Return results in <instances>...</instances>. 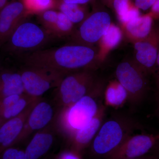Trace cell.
<instances>
[{
	"label": "cell",
	"mask_w": 159,
	"mask_h": 159,
	"mask_svg": "<svg viewBox=\"0 0 159 159\" xmlns=\"http://www.w3.org/2000/svg\"><path fill=\"white\" fill-rule=\"evenodd\" d=\"M98 50L93 47L73 43L55 48L38 50L25 58L26 66L47 68L66 74L93 70L97 65Z\"/></svg>",
	"instance_id": "6da1fadb"
},
{
	"label": "cell",
	"mask_w": 159,
	"mask_h": 159,
	"mask_svg": "<svg viewBox=\"0 0 159 159\" xmlns=\"http://www.w3.org/2000/svg\"><path fill=\"white\" fill-rule=\"evenodd\" d=\"M104 90V84L100 81L89 94L73 104L58 109L55 118L58 133L69 141L77 131L87 125L102 104Z\"/></svg>",
	"instance_id": "7a4b0ae2"
},
{
	"label": "cell",
	"mask_w": 159,
	"mask_h": 159,
	"mask_svg": "<svg viewBox=\"0 0 159 159\" xmlns=\"http://www.w3.org/2000/svg\"><path fill=\"white\" fill-rule=\"evenodd\" d=\"M139 127L135 120L125 115L117 114L104 120L89 145L91 156L106 159Z\"/></svg>",
	"instance_id": "3957f363"
},
{
	"label": "cell",
	"mask_w": 159,
	"mask_h": 159,
	"mask_svg": "<svg viewBox=\"0 0 159 159\" xmlns=\"http://www.w3.org/2000/svg\"><path fill=\"white\" fill-rule=\"evenodd\" d=\"M100 81L93 70L66 74L56 88L54 101L58 110L73 104L89 94Z\"/></svg>",
	"instance_id": "277c9868"
},
{
	"label": "cell",
	"mask_w": 159,
	"mask_h": 159,
	"mask_svg": "<svg viewBox=\"0 0 159 159\" xmlns=\"http://www.w3.org/2000/svg\"><path fill=\"white\" fill-rule=\"evenodd\" d=\"M53 37L42 26L29 21L22 23L5 44L11 52L34 51L41 50Z\"/></svg>",
	"instance_id": "5b68a950"
},
{
	"label": "cell",
	"mask_w": 159,
	"mask_h": 159,
	"mask_svg": "<svg viewBox=\"0 0 159 159\" xmlns=\"http://www.w3.org/2000/svg\"><path fill=\"white\" fill-rule=\"evenodd\" d=\"M116 76L128 93V102L133 105L141 103L148 89V75L134 61L128 60L120 63L116 69Z\"/></svg>",
	"instance_id": "8992f818"
},
{
	"label": "cell",
	"mask_w": 159,
	"mask_h": 159,
	"mask_svg": "<svg viewBox=\"0 0 159 159\" xmlns=\"http://www.w3.org/2000/svg\"><path fill=\"white\" fill-rule=\"evenodd\" d=\"M25 93L41 98L49 90L57 88L66 74L47 68L26 66L19 71Z\"/></svg>",
	"instance_id": "52a82bcc"
},
{
	"label": "cell",
	"mask_w": 159,
	"mask_h": 159,
	"mask_svg": "<svg viewBox=\"0 0 159 159\" xmlns=\"http://www.w3.org/2000/svg\"><path fill=\"white\" fill-rule=\"evenodd\" d=\"M107 11H97L89 15L71 35L74 43L92 46L98 43L111 24Z\"/></svg>",
	"instance_id": "ba28073f"
},
{
	"label": "cell",
	"mask_w": 159,
	"mask_h": 159,
	"mask_svg": "<svg viewBox=\"0 0 159 159\" xmlns=\"http://www.w3.org/2000/svg\"><path fill=\"white\" fill-rule=\"evenodd\" d=\"M134 45L136 63L148 76L155 73L159 51V28H153L147 37L134 42Z\"/></svg>",
	"instance_id": "9c48e42d"
},
{
	"label": "cell",
	"mask_w": 159,
	"mask_h": 159,
	"mask_svg": "<svg viewBox=\"0 0 159 159\" xmlns=\"http://www.w3.org/2000/svg\"><path fill=\"white\" fill-rule=\"evenodd\" d=\"M157 141L156 135H132L106 159H132L150 153Z\"/></svg>",
	"instance_id": "30bf717a"
},
{
	"label": "cell",
	"mask_w": 159,
	"mask_h": 159,
	"mask_svg": "<svg viewBox=\"0 0 159 159\" xmlns=\"http://www.w3.org/2000/svg\"><path fill=\"white\" fill-rule=\"evenodd\" d=\"M57 111L50 102L41 99L29 114L18 144L21 143L32 134L43 129L55 120Z\"/></svg>",
	"instance_id": "8fae6325"
},
{
	"label": "cell",
	"mask_w": 159,
	"mask_h": 159,
	"mask_svg": "<svg viewBox=\"0 0 159 159\" xmlns=\"http://www.w3.org/2000/svg\"><path fill=\"white\" fill-rule=\"evenodd\" d=\"M28 14L23 3L18 1L8 3L0 10V46L6 43Z\"/></svg>",
	"instance_id": "7c38bea8"
},
{
	"label": "cell",
	"mask_w": 159,
	"mask_h": 159,
	"mask_svg": "<svg viewBox=\"0 0 159 159\" xmlns=\"http://www.w3.org/2000/svg\"><path fill=\"white\" fill-rule=\"evenodd\" d=\"M106 106L102 104L98 113L87 125L77 131L69 142L70 150L81 155L89 147L104 122L106 112Z\"/></svg>",
	"instance_id": "4fadbf2b"
},
{
	"label": "cell",
	"mask_w": 159,
	"mask_h": 159,
	"mask_svg": "<svg viewBox=\"0 0 159 159\" xmlns=\"http://www.w3.org/2000/svg\"><path fill=\"white\" fill-rule=\"evenodd\" d=\"M58 133L55 120L34 133L25 150L28 159H41L50 151Z\"/></svg>",
	"instance_id": "5bb4252c"
},
{
	"label": "cell",
	"mask_w": 159,
	"mask_h": 159,
	"mask_svg": "<svg viewBox=\"0 0 159 159\" xmlns=\"http://www.w3.org/2000/svg\"><path fill=\"white\" fill-rule=\"evenodd\" d=\"M41 99L31 104L19 116L6 121L1 125L0 152L6 148L18 144L19 139L31 110Z\"/></svg>",
	"instance_id": "9a60e30c"
},
{
	"label": "cell",
	"mask_w": 159,
	"mask_h": 159,
	"mask_svg": "<svg viewBox=\"0 0 159 159\" xmlns=\"http://www.w3.org/2000/svg\"><path fill=\"white\" fill-rule=\"evenodd\" d=\"M39 20L42 27L53 37L71 36L75 29L74 24L60 11L45 10L39 13Z\"/></svg>",
	"instance_id": "2e32d148"
},
{
	"label": "cell",
	"mask_w": 159,
	"mask_h": 159,
	"mask_svg": "<svg viewBox=\"0 0 159 159\" xmlns=\"http://www.w3.org/2000/svg\"><path fill=\"white\" fill-rule=\"evenodd\" d=\"M153 18L149 13L141 15L122 26L126 36L132 42L143 39L153 29Z\"/></svg>",
	"instance_id": "e0dca14e"
},
{
	"label": "cell",
	"mask_w": 159,
	"mask_h": 159,
	"mask_svg": "<svg viewBox=\"0 0 159 159\" xmlns=\"http://www.w3.org/2000/svg\"><path fill=\"white\" fill-rule=\"evenodd\" d=\"M25 93L19 72L0 69V99Z\"/></svg>",
	"instance_id": "ac0fdd59"
},
{
	"label": "cell",
	"mask_w": 159,
	"mask_h": 159,
	"mask_svg": "<svg viewBox=\"0 0 159 159\" xmlns=\"http://www.w3.org/2000/svg\"><path fill=\"white\" fill-rule=\"evenodd\" d=\"M123 31L120 27L111 23L98 43L99 50L97 54L98 65L105 60L108 53L116 48L123 37Z\"/></svg>",
	"instance_id": "d6986e66"
},
{
	"label": "cell",
	"mask_w": 159,
	"mask_h": 159,
	"mask_svg": "<svg viewBox=\"0 0 159 159\" xmlns=\"http://www.w3.org/2000/svg\"><path fill=\"white\" fill-rule=\"evenodd\" d=\"M103 99L106 106L120 107L128 101V93L116 80L111 81L104 90Z\"/></svg>",
	"instance_id": "ffe728a7"
},
{
	"label": "cell",
	"mask_w": 159,
	"mask_h": 159,
	"mask_svg": "<svg viewBox=\"0 0 159 159\" xmlns=\"http://www.w3.org/2000/svg\"><path fill=\"white\" fill-rule=\"evenodd\" d=\"M81 5L64 2L61 1L59 5L60 11L65 15L73 24L81 23L87 16Z\"/></svg>",
	"instance_id": "44dd1931"
},
{
	"label": "cell",
	"mask_w": 159,
	"mask_h": 159,
	"mask_svg": "<svg viewBox=\"0 0 159 159\" xmlns=\"http://www.w3.org/2000/svg\"><path fill=\"white\" fill-rule=\"evenodd\" d=\"M28 13L40 12L49 9L54 5L53 0H22Z\"/></svg>",
	"instance_id": "7402d4cb"
},
{
	"label": "cell",
	"mask_w": 159,
	"mask_h": 159,
	"mask_svg": "<svg viewBox=\"0 0 159 159\" xmlns=\"http://www.w3.org/2000/svg\"><path fill=\"white\" fill-rule=\"evenodd\" d=\"M131 0H113L112 6L119 21L122 20L133 6Z\"/></svg>",
	"instance_id": "603a6c76"
},
{
	"label": "cell",
	"mask_w": 159,
	"mask_h": 159,
	"mask_svg": "<svg viewBox=\"0 0 159 159\" xmlns=\"http://www.w3.org/2000/svg\"><path fill=\"white\" fill-rule=\"evenodd\" d=\"M0 159H28L25 150L15 146L5 149L0 152Z\"/></svg>",
	"instance_id": "cb8c5ba5"
},
{
	"label": "cell",
	"mask_w": 159,
	"mask_h": 159,
	"mask_svg": "<svg viewBox=\"0 0 159 159\" xmlns=\"http://www.w3.org/2000/svg\"><path fill=\"white\" fill-rule=\"evenodd\" d=\"M155 2L156 0H135L134 5L139 10L145 11L151 8Z\"/></svg>",
	"instance_id": "d4e9b609"
},
{
	"label": "cell",
	"mask_w": 159,
	"mask_h": 159,
	"mask_svg": "<svg viewBox=\"0 0 159 159\" xmlns=\"http://www.w3.org/2000/svg\"><path fill=\"white\" fill-rule=\"evenodd\" d=\"M55 159H81V155L68 149L61 152Z\"/></svg>",
	"instance_id": "484cf974"
},
{
	"label": "cell",
	"mask_w": 159,
	"mask_h": 159,
	"mask_svg": "<svg viewBox=\"0 0 159 159\" xmlns=\"http://www.w3.org/2000/svg\"><path fill=\"white\" fill-rule=\"evenodd\" d=\"M149 13L153 19H159V0H156L155 2L151 8Z\"/></svg>",
	"instance_id": "4316f807"
},
{
	"label": "cell",
	"mask_w": 159,
	"mask_h": 159,
	"mask_svg": "<svg viewBox=\"0 0 159 159\" xmlns=\"http://www.w3.org/2000/svg\"><path fill=\"white\" fill-rule=\"evenodd\" d=\"M92 1V0H62V2L66 3L83 5L88 3Z\"/></svg>",
	"instance_id": "83f0119b"
},
{
	"label": "cell",
	"mask_w": 159,
	"mask_h": 159,
	"mask_svg": "<svg viewBox=\"0 0 159 159\" xmlns=\"http://www.w3.org/2000/svg\"><path fill=\"white\" fill-rule=\"evenodd\" d=\"M156 83L157 89L159 99V51L158 54L157 58V60L156 68Z\"/></svg>",
	"instance_id": "f1b7e54d"
},
{
	"label": "cell",
	"mask_w": 159,
	"mask_h": 159,
	"mask_svg": "<svg viewBox=\"0 0 159 159\" xmlns=\"http://www.w3.org/2000/svg\"><path fill=\"white\" fill-rule=\"evenodd\" d=\"M150 153L154 156L159 158V139L157 140L156 143Z\"/></svg>",
	"instance_id": "f546056e"
},
{
	"label": "cell",
	"mask_w": 159,
	"mask_h": 159,
	"mask_svg": "<svg viewBox=\"0 0 159 159\" xmlns=\"http://www.w3.org/2000/svg\"><path fill=\"white\" fill-rule=\"evenodd\" d=\"M132 159H159V158L154 156L152 155L151 154H148L144 156Z\"/></svg>",
	"instance_id": "4dcf8cb0"
},
{
	"label": "cell",
	"mask_w": 159,
	"mask_h": 159,
	"mask_svg": "<svg viewBox=\"0 0 159 159\" xmlns=\"http://www.w3.org/2000/svg\"><path fill=\"white\" fill-rule=\"evenodd\" d=\"M9 0H0V10L8 4Z\"/></svg>",
	"instance_id": "1f68e13d"
},
{
	"label": "cell",
	"mask_w": 159,
	"mask_h": 159,
	"mask_svg": "<svg viewBox=\"0 0 159 159\" xmlns=\"http://www.w3.org/2000/svg\"><path fill=\"white\" fill-rule=\"evenodd\" d=\"M104 2H105L106 4L109 5L110 6H112V3L113 1V0H102Z\"/></svg>",
	"instance_id": "d6a6232c"
},
{
	"label": "cell",
	"mask_w": 159,
	"mask_h": 159,
	"mask_svg": "<svg viewBox=\"0 0 159 159\" xmlns=\"http://www.w3.org/2000/svg\"><path fill=\"white\" fill-rule=\"evenodd\" d=\"M156 139H157V140H158V139H159V134H158L156 135Z\"/></svg>",
	"instance_id": "836d02e7"
},
{
	"label": "cell",
	"mask_w": 159,
	"mask_h": 159,
	"mask_svg": "<svg viewBox=\"0 0 159 159\" xmlns=\"http://www.w3.org/2000/svg\"><path fill=\"white\" fill-rule=\"evenodd\" d=\"M0 126H1V120H0Z\"/></svg>",
	"instance_id": "e575fe53"
},
{
	"label": "cell",
	"mask_w": 159,
	"mask_h": 159,
	"mask_svg": "<svg viewBox=\"0 0 159 159\" xmlns=\"http://www.w3.org/2000/svg\"><path fill=\"white\" fill-rule=\"evenodd\" d=\"M158 110H159V109H158Z\"/></svg>",
	"instance_id": "d590c367"
},
{
	"label": "cell",
	"mask_w": 159,
	"mask_h": 159,
	"mask_svg": "<svg viewBox=\"0 0 159 159\" xmlns=\"http://www.w3.org/2000/svg\"><path fill=\"white\" fill-rule=\"evenodd\" d=\"M0 69H1V68H0Z\"/></svg>",
	"instance_id": "8d00e7d4"
}]
</instances>
